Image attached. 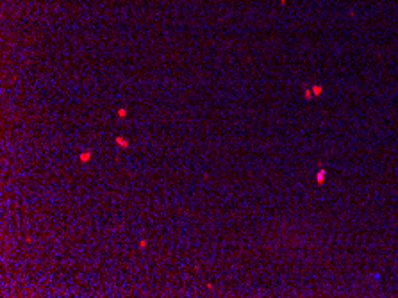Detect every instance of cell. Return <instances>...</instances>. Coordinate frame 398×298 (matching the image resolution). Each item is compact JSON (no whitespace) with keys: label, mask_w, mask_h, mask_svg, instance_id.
<instances>
[{"label":"cell","mask_w":398,"mask_h":298,"mask_svg":"<svg viewBox=\"0 0 398 298\" xmlns=\"http://www.w3.org/2000/svg\"><path fill=\"white\" fill-rule=\"evenodd\" d=\"M89 156H91V154H89V152H86V154H82V156H81V161H88V159H89Z\"/></svg>","instance_id":"obj_1"},{"label":"cell","mask_w":398,"mask_h":298,"mask_svg":"<svg viewBox=\"0 0 398 298\" xmlns=\"http://www.w3.org/2000/svg\"><path fill=\"white\" fill-rule=\"evenodd\" d=\"M118 143H120V145H123V146H127V145H129V143H127V139H125V141H123V139H118Z\"/></svg>","instance_id":"obj_2"}]
</instances>
